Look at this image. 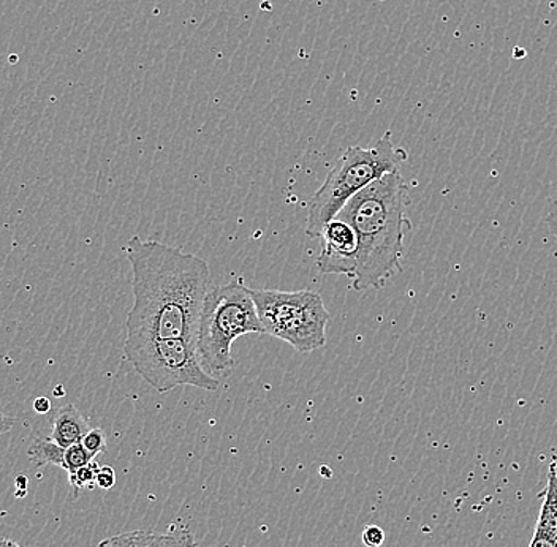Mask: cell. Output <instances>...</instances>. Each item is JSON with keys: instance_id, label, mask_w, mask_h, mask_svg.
Instances as JSON below:
<instances>
[{"instance_id": "22", "label": "cell", "mask_w": 557, "mask_h": 547, "mask_svg": "<svg viewBox=\"0 0 557 547\" xmlns=\"http://www.w3.org/2000/svg\"><path fill=\"white\" fill-rule=\"evenodd\" d=\"M0 547H21L17 543L10 538H0Z\"/></svg>"}, {"instance_id": "21", "label": "cell", "mask_w": 557, "mask_h": 547, "mask_svg": "<svg viewBox=\"0 0 557 547\" xmlns=\"http://www.w3.org/2000/svg\"><path fill=\"white\" fill-rule=\"evenodd\" d=\"M16 487L17 489L26 490L27 487V478L24 475H20L16 478Z\"/></svg>"}, {"instance_id": "20", "label": "cell", "mask_w": 557, "mask_h": 547, "mask_svg": "<svg viewBox=\"0 0 557 547\" xmlns=\"http://www.w3.org/2000/svg\"><path fill=\"white\" fill-rule=\"evenodd\" d=\"M34 410L40 414H48L51 411V402L47 397H37L34 400Z\"/></svg>"}, {"instance_id": "18", "label": "cell", "mask_w": 557, "mask_h": 547, "mask_svg": "<svg viewBox=\"0 0 557 547\" xmlns=\"http://www.w3.org/2000/svg\"><path fill=\"white\" fill-rule=\"evenodd\" d=\"M529 547H557V539L545 535V533L535 532Z\"/></svg>"}, {"instance_id": "14", "label": "cell", "mask_w": 557, "mask_h": 547, "mask_svg": "<svg viewBox=\"0 0 557 547\" xmlns=\"http://www.w3.org/2000/svg\"><path fill=\"white\" fill-rule=\"evenodd\" d=\"M82 444L94 456L100 455V452H104V449H107V435H104L102 428H90L85 438H83Z\"/></svg>"}, {"instance_id": "11", "label": "cell", "mask_w": 557, "mask_h": 547, "mask_svg": "<svg viewBox=\"0 0 557 547\" xmlns=\"http://www.w3.org/2000/svg\"><path fill=\"white\" fill-rule=\"evenodd\" d=\"M65 449L51 440L47 435H37L30 445L27 456L35 467L54 465L65 467Z\"/></svg>"}, {"instance_id": "13", "label": "cell", "mask_w": 557, "mask_h": 547, "mask_svg": "<svg viewBox=\"0 0 557 547\" xmlns=\"http://www.w3.org/2000/svg\"><path fill=\"white\" fill-rule=\"evenodd\" d=\"M96 459V456L92 452L87 451L83 444H76L69 446L65 449V472L69 473V476L75 475L79 469L86 467L87 463H90Z\"/></svg>"}, {"instance_id": "4", "label": "cell", "mask_w": 557, "mask_h": 547, "mask_svg": "<svg viewBox=\"0 0 557 547\" xmlns=\"http://www.w3.org/2000/svg\"><path fill=\"white\" fill-rule=\"evenodd\" d=\"M247 334H264L252 290L242 281L211 288L198 322L197 353L211 375H226L235 361L232 345Z\"/></svg>"}, {"instance_id": "5", "label": "cell", "mask_w": 557, "mask_h": 547, "mask_svg": "<svg viewBox=\"0 0 557 547\" xmlns=\"http://www.w3.org/2000/svg\"><path fill=\"white\" fill-rule=\"evenodd\" d=\"M264 334L284 340L299 353L326 345L330 313L319 293L252 290Z\"/></svg>"}, {"instance_id": "3", "label": "cell", "mask_w": 557, "mask_h": 547, "mask_svg": "<svg viewBox=\"0 0 557 547\" xmlns=\"http://www.w3.org/2000/svg\"><path fill=\"white\" fill-rule=\"evenodd\" d=\"M407 159L406 149L398 148L389 134L383 135L371 148H348L309 201L306 235L320 238L326 223L333 221L355 195L385 174L398 172Z\"/></svg>"}, {"instance_id": "16", "label": "cell", "mask_w": 557, "mask_h": 547, "mask_svg": "<svg viewBox=\"0 0 557 547\" xmlns=\"http://www.w3.org/2000/svg\"><path fill=\"white\" fill-rule=\"evenodd\" d=\"M545 221L557 240V186L549 191L548 203H546Z\"/></svg>"}, {"instance_id": "19", "label": "cell", "mask_w": 557, "mask_h": 547, "mask_svg": "<svg viewBox=\"0 0 557 547\" xmlns=\"http://www.w3.org/2000/svg\"><path fill=\"white\" fill-rule=\"evenodd\" d=\"M16 423L17 418L9 417V414L3 413L2 407H0V435L12 431Z\"/></svg>"}, {"instance_id": "8", "label": "cell", "mask_w": 557, "mask_h": 547, "mask_svg": "<svg viewBox=\"0 0 557 547\" xmlns=\"http://www.w3.org/2000/svg\"><path fill=\"white\" fill-rule=\"evenodd\" d=\"M99 547H197V539L189 529L170 533L135 531L110 536Z\"/></svg>"}, {"instance_id": "1", "label": "cell", "mask_w": 557, "mask_h": 547, "mask_svg": "<svg viewBox=\"0 0 557 547\" xmlns=\"http://www.w3.org/2000/svg\"><path fill=\"white\" fill-rule=\"evenodd\" d=\"M134 304L125 322V343L197 339L198 322L211 287L207 261L159 240L134 236L125 246Z\"/></svg>"}, {"instance_id": "12", "label": "cell", "mask_w": 557, "mask_h": 547, "mask_svg": "<svg viewBox=\"0 0 557 547\" xmlns=\"http://www.w3.org/2000/svg\"><path fill=\"white\" fill-rule=\"evenodd\" d=\"M100 465L96 461L87 463L86 467L79 469L73 476H69L70 486H72V500L79 497L82 489H92L96 486L97 472Z\"/></svg>"}, {"instance_id": "17", "label": "cell", "mask_w": 557, "mask_h": 547, "mask_svg": "<svg viewBox=\"0 0 557 547\" xmlns=\"http://www.w3.org/2000/svg\"><path fill=\"white\" fill-rule=\"evenodd\" d=\"M114 484H116V472L113 467H100L97 472L96 486L103 490H110L113 489Z\"/></svg>"}, {"instance_id": "9", "label": "cell", "mask_w": 557, "mask_h": 547, "mask_svg": "<svg viewBox=\"0 0 557 547\" xmlns=\"http://www.w3.org/2000/svg\"><path fill=\"white\" fill-rule=\"evenodd\" d=\"M51 440L55 442L62 448L82 444L87 432L90 431L89 421L83 417L82 411L76 409L73 403H65L61 409L54 411L51 420Z\"/></svg>"}, {"instance_id": "7", "label": "cell", "mask_w": 557, "mask_h": 547, "mask_svg": "<svg viewBox=\"0 0 557 547\" xmlns=\"http://www.w3.org/2000/svg\"><path fill=\"white\" fill-rule=\"evenodd\" d=\"M322 250L317 257L320 274L354 275L357 264L358 238L347 222L334 217L322 229Z\"/></svg>"}, {"instance_id": "6", "label": "cell", "mask_w": 557, "mask_h": 547, "mask_svg": "<svg viewBox=\"0 0 557 547\" xmlns=\"http://www.w3.org/2000/svg\"><path fill=\"white\" fill-rule=\"evenodd\" d=\"M124 360L134 365L145 382L159 393L180 386L215 391L219 380L201 365L197 344L187 339L141 340L124 343Z\"/></svg>"}, {"instance_id": "10", "label": "cell", "mask_w": 557, "mask_h": 547, "mask_svg": "<svg viewBox=\"0 0 557 547\" xmlns=\"http://www.w3.org/2000/svg\"><path fill=\"white\" fill-rule=\"evenodd\" d=\"M535 532L545 533L557 539V465L552 463L546 484L545 498H543L542 510Z\"/></svg>"}, {"instance_id": "15", "label": "cell", "mask_w": 557, "mask_h": 547, "mask_svg": "<svg viewBox=\"0 0 557 547\" xmlns=\"http://www.w3.org/2000/svg\"><path fill=\"white\" fill-rule=\"evenodd\" d=\"M361 539L366 547H382L385 543V532L379 525H368L361 533Z\"/></svg>"}, {"instance_id": "2", "label": "cell", "mask_w": 557, "mask_h": 547, "mask_svg": "<svg viewBox=\"0 0 557 547\" xmlns=\"http://www.w3.org/2000/svg\"><path fill=\"white\" fill-rule=\"evenodd\" d=\"M407 204L409 186L398 170L369 184L336 215L357 233V264L351 275V290H381L403 270L404 239L412 229Z\"/></svg>"}]
</instances>
